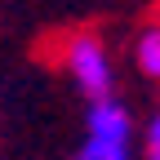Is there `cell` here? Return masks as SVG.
<instances>
[{"instance_id":"cell-1","label":"cell","mask_w":160,"mask_h":160,"mask_svg":"<svg viewBox=\"0 0 160 160\" xmlns=\"http://www.w3.org/2000/svg\"><path fill=\"white\" fill-rule=\"evenodd\" d=\"M58 62L71 76V85L80 89V98L89 102H102V98H116V67L107 45L93 31H71L58 40Z\"/></svg>"},{"instance_id":"cell-2","label":"cell","mask_w":160,"mask_h":160,"mask_svg":"<svg viewBox=\"0 0 160 160\" xmlns=\"http://www.w3.org/2000/svg\"><path fill=\"white\" fill-rule=\"evenodd\" d=\"M133 111L120 102V98H102V102H89L85 111V138L89 142H116V147H133Z\"/></svg>"},{"instance_id":"cell-3","label":"cell","mask_w":160,"mask_h":160,"mask_svg":"<svg viewBox=\"0 0 160 160\" xmlns=\"http://www.w3.org/2000/svg\"><path fill=\"white\" fill-rule=\"evenodd\" d=\"M133 67H138L142 80L160 85V13L147 18L138 27V36H133Z\"/></svg>"},{"instance_id":"cell-4","label":"cell","mask_w":160,"mask_h":160,"mask_svg":"<svg viewBox=\"0 0 160 160\" xmlns=\"http://www.w3.org/2000/svg\"><path fill=\"white\" fill-rule=\"evenodd\" d=\"M76 160H133V147H116V142H80Z\"/></svg>"},{"instance_id":"cell-5","label":"cell","mask_w":160,"mask_h":160,"mask_svg":"<svg viewBox=\"0 0 160 160\" xmlns=\"http://www.w3.org/2000/svg\"><path fill=\"white\" fill-rule=\"evenodd\" d=\"M142 160H160V111L147 120V129H142Z\"/></svg>"}]
</instances>
